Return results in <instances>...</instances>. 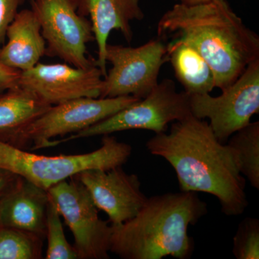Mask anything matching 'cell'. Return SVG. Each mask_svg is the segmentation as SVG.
<instances>
[{"mask_svg": "<svg viewBox=\"0 0 259 259\" xmlns=\"http://www.w3.org/2000/svg\"><path fill=\"white\" fill-rule=\"evenodd\" d=\"M146 146L151 154L173 167L181 191L212 194L227 216L245 212L246 182L236 151L218 141L208 121L191 115L174 122L168 134H155Z\"/></svg>", "mask_w": 259, "mask_h": 259, "instance_id": "obj_1", "label": "cell"}, {"mask_svg": "<svg viewBox=\"0 0 259 259\" xmlns=\"http://www.w3.org/2000/svg\"><path fill=\"white\" fill-rule=\"evenodd\" d=\"M158 38H180L196 49L212 68L216 88L235 82L259 59V37L243 23L227 0L201 4L177 3L157 25Z\"/></svg>", "mask_w": 259, "mask_h": 259, "instance_id": "obj_2", "label": "cell"}, {"mask_svg": "<svg viewBox=\"0 0 259 259\" xmlns=\"http://www.w3.org/2000/svg\"><path fill=\"white\" fill-rule=\"evenodd\" d=\"M207 213V204L197 192L153 196L135 217L111 225L110 252L122 259L190 258L194 243L189 226Z\"/></svg>", "mask_w": 259, "mask_h": 259, "instance_id": "obj_3", "label": "cell"}, {"mask_svg": "<svg viewBox=\"0 0 259 259\" xmlns=\"http://www.w3.org/2000/svg\"><path fill=\"white\" fill-rule=\"evenodd\" d=\"M131 153V146L110 135L103 136L102 146L92 152L54 156L37 154L0 141V168L48 190L86 170L122 166Z\"/></svg>", "mask_w": 259, "mask_h": 259, "instance_id": "obj_4", "label": "cell"}, {"mask_svg": "<svg viewBox=\"0 0 259 259\" xmlns=\"http://www.w3.org/2000/svg\"><path fill=\"white\" fill-rule=\"evenodd\" d=\"M139 100L132 96L81 97L52 105L47 112L19 131L8 144L30 151L50 148L54 138L76 134Z\"/></svg>", "mask_w": 259, "mask_h": 259, "instance_id": "obj_5", "label": "cell"}, {"mask_svg": "<svg viewBox=\"0 0 259 259\" xmlns=\"http://www.w3.org/2000/svg\"><path fill=\"white\" fill-rule=\"evenodd\" d=\"M192 115L190 97L177 91L171 79H163L145 98L139 100L105 120L60 140L52 141L53 146L84 138L111 135L128 130H146L155 134L166 132L168 124Z\"/></svg>", "mask_w": 259, "mask_h": 259, "instance_id": "obj_6", "label": "cell"}, {"mask_svg": "<svg viewBox=\"0 0 259 259\" xmlns=\"http://www.w3.org/2000/svg\"><path fill=\"white\" fill-rule=\"evenodd\" d=\"M47 191L74 236L78 258H110L111 225L99 217V209L83 184L74 176Z\"/></svg>", "mask_w": 259, "mask_h": 259, "instance_id": "obj_7", "label": "cell"}, {"mask_svg": "<svg viewBox=\"0 0 259 259\" xmlns=\"http://www.w3.org/2000/svg\"><path fill=\"white\" fill-rule=\"evenodd\" d=\"M221 92L217 97L209 93L190 95V110L194 117L208 119L214 136L224 144L259 112V59Z\"/></svg>", "mask_w": 259, "mask_h": 259, "instance_id": "obj_8", "label": "cell"}, {"mask_svg": "<svg viewBox=\"0 0 259 259\" xmlns=\"http://www.w3.org/2000/svg\"><path fill=\"white\" fill-rule=\"evenodd\" d=\"M105 60L112 67L103 78L100 97L141 100L158 85L160 70L167 62L166 44L158 37L139 47L107 44Z\"/></svg>", "mask_w": 259, "mask_h": 259, "instance_id": "obj_9", "label": "cell"}, {"mask_svg": "<svg viewBox=\"0 0 259 259\" xmlns=\"http://www.w3.org/2000/svg\"><path fill=\"white\" fill-rule=\"evenodd\" d=\"M47 42L46 55L74 67L97 65L87 55V44L95 40L91 22L79 15L74 0H30Z\"/></svg>", "mask_w": 259, "mask_h": 259, "instance_id": "obj_10", "label": "cell"}, {"mask_svg": "<svg viewBox=\"0 0 259 259\" xmlns=\"http://www.w3.org/2000/svg\"><path fill=\"white\" fill-rule=\"evenodd\" d=\"M103 78L97 65L81 69L66 63H37L31 69L21 71L18 86L55 105L81 97L98 98Z\"/></svg>", "mask_w": 259, "mask_h": 259, "instance_id": "obj_11", "label": "cell"}, {"mask_svg": "<svg viewBox=\"0 0 259 259\" xmlns=\"http://www.w3.org/2000/svg\"><path fill=\"white\" fill-rule=\"evenodd\" d=\"M76 177L86 187L99 210L106 213L111 225L121 224L135 217L148 199L141 191L138 175L126 173L122 166L86 170Z\"/></svg>", "mask_w": 259, "mask_h": 259, "instance_id": "obj_12", "label": "cell"}, {"mask_svg": "<svg viewBox=\"0 0 259 259\" xmlns=\"http://www.w3.org/2000/svg\"><path fill=\"white\" fill-rule=\"evenodd\" d=\"M74 3L79 14L90 18L98 49L97 65L105 77L109 35L112 30H118L127 42H131L134 35L131 23L144 18L141 0H74Z\"/></svg>", "mask_w": 259, "mask_h": 259, "instance_id": "obj_13", "label": "cell"}, {"mask_svg": "<svg viewBox=\"0 0 259 259\" xmlns=\"http://www.w3.org/2000/svg\"><path fill=\"white\" fill-rule=\"evenodd\" d=\"M49 201L47 190L20 177L0 199V226L23 230L46 238Z\"/></svg>", "mask_w": 259, "mask_h": 259, "instance_id": "obj_14", "label": "cell"}, {"mask_svg": "<svg viewBox=\"0 0 259 259\" xmlns=\"http://www.w3.org/2000/svg\"><path fill=\"white\" fill-rule=\"evenodd\" d=\"M6 38L8 42L0 48V61L13 69H31L46 55L47 42L32 10L18 12L8 27Z\"/></svg>", "mask_w": 259, "mask_h": 259, "instance_id": "obj_15", "label": "cell"}, {"mask_svg": "<svg viewBox=\"0 0 259 259\" xmlns=\"http://www.w3.org/2000/svg\"><path fill=\"white\" fill-rule=\"evenodd\" d=\"M167 62L177 81L189 95L209 94L216 88L215 76L205 59L192 46L180 38L166 44Z\"/></svg>", "mask_w": 259, "mask_h": 259, "instance_id": "obj_16", "label": "cell"}, {"mask_svg": "<svg viewBox=\"0 0 259 259\" xmlns=\"http://www.w3.org/2000/svg\"><path fill=\"white\" fill-rule=\"evenodd\" d=\"M51 106L20 86L0 92V141L8 143Z\"/></svg>", "mask_w": 259, "mask_h": 259, "instance_id": "obj_17", "label": "cell"}, {"mask_svg": "<svg viewBox=\"0 0 259 259\" xmlns=\"http://www.w3.org/2000/svg\"><path fill=\"white\" fill-rule=\"evenodd\" d=\"M236 151L240 172L259 190V122H250L232 135L228 144Z\"/></svg>", "mask_w": 259, "mask_h": 259, "instance_id": "obj_18", "label": "cell"}, {"mask_svg": "<svg viewBox=\"0 0 259 259\" xmlns=\"http://www.w3.org/2000/svg\"><path fill=\"white\" fill-rule=\"evenodd\" d=\"M44 239L30 232L0 226V259L42 258Z\"/></svg>", "mask_w": 259, "mask_h": 259, "instance_id": "obj_19", "label": "cell"}, {"mask_svg": "<svg viewBox=\"0 0 259 259\" xmlns=\"http://www.w3.org/2000/svg\"><path fill=\"white\" fill-rule=\"evenodd\" d=\"M46 227L48 247L45 258L79 259L74 245L66 240L60 213L51 197L48 205Z\"/></svg>", "mask_w": 259, "mask_h": 259, "instance_id": "obj_20", "label": "cell"}, {"mask_svg": "<svg viewBox=\"0 0 259 259\" xmlns=\"http://www.w3.org/2000/svg\"><path fill=\"white\" fill-rule=\"evenodd\" d=\"M233 254L237 259L259 258V221L245 218L233 237Z\"/></svg>", "mask_w": 259, "mask_h": 259, "instance_id": "obj_21", "label": "cell"}, {"mask_svg": "<svg viewBox=\"0 0 259 259\" xmlns=\"http://www.w3.org/2000/svg\"><path fill=\"white\" fill-rule=\"evenodd\" d=\"M25 0H0V48L5 44L8 27L18 14Z\"/></svg>", "mask_w": 259, "mask_h": 259, "instance_id": "obj_22", "label": "cell"}, {"mask_svg": "<svg viewBox=\"0 0 259 259\" xmlns=\"http://www.w3.org/2000/svg\"><path fill=\"white\" fill-rule=\"evenodd\" d=\"M21 71L13 69L0 61V92L18 86Z\"/></svg>", "mask_w": 259, "mask_h": 259, "instance_id": "obj_23", "label": "cell"}, {"mask_svg": "<svg viewBox=\"0 0 259 259\" xmlns=\"http://www.w3.org/2000/svg\"><path fill=\"white\" fill-rule=\"evenodd\" d=\"M20 177L0 168V199L13 188Z\"/></svg>", "mask_w": 259, "mask_h": 259, "instance_id": "obj_24", "label": "cell"}, {"mask_svg": "<svg viewBox=\"0 0 259 259\" xmlns=\"http://www.w3.org/2000/svg\"><path fill=\"white\" fill-rule=\"evenodd\" d=\"M175 1L177 2V3H181V4L193 5L207 3L212 0H175Z\"/></svg>", "mask_w": 259, "mask_h": 259, "instance_id": "obj_25", "label": "cell"}]
</instances>
